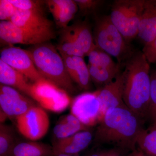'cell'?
Listing matches in <instances>:
<instances>
[{
  "instance_id": "6da1fadb",
  "label": "cell",
  "mask_w": 156,
  "mask_h": 156,
  "mask_svg": "<svg viewBox=\"0 0 156 156\" xmlns=\"http://www.w3.org/2000/svg\"><path fill=\"white\" fill-rule=\"evenodd\" d=\"M144 122L127 106L109 109L98 124L94 141L108 144L126 152L136 149Z\"/></svg>"
},
{
  "instance_id": "7a4b0ae2",
  "label": "cell",
  "mask_w": 156,
  "mask_h": 156,
  "mask_svg": "<svg viewBox=\"0 0 156 156\" xmlns=\"http://www.w3.org/2000/svg\"><path fill=\"white\" fill-rule=\"evenodd\" d=\"M149 63L142 51L134 52L126 60L122 73L124 102L144 122L150 98Z\"/></svg>"
},
{
  "instance_id": "3957f363",
  "label": "cell",
  "mask_w": 156,
  "mask_h": 156,
  "mask_svg": "<svg viewBox=\"0 0 156 156\" xmlns=\"http://www.w3.org/2000/svg\"><path fill=\"white\" fill-rule=\"evenodd\" d=\"M57 50L53 45L45 42L34 45L27 50L37 69L45 79L67 92L73 93L76 90L73 82Z\"/></svg>"
},
{
  "instance_id": "277c9868",
  "label": "cell",
  "mask_w": 156,
  "mask_h": 156,
  "mask_svg": "<svg viewBox=\"0 0 156 156\" xmlns=\"http://www.w3.org/2000/svg\"><path fill=\"white\" fill-rule=\"evenodd\" d=\"M94 41L97 48L116 58L119 64L126 61L134 53L113 23L110 15H104L97 19Z\"/></svg>"
},
{
  "instance_id": "5b68a950",
  "label": "cell",
  "mask_w": 156,
  "mask_h": 156,
  "mask_svg": "<svg viewBox=\"0 0 156 156\" xmlns=\"http://www.w3.org/2000/svg\"><path fill=\"white\" fill-rule=\"evenodd\" d=\"M145 0H117L112 7L113 23L128 43L137 36Z\"/></svg>"
},
{
  "instance_id": "8992f818",
  "label": "cell",
  "mask_w": 156,
  "mask_h": 156,
  "mask_svg": "<svg viewBox=\"0 0 156 156\" xmlns=\"http://www.w3.org/2000/svg\"><path fill=\"white\" fill-rule=\"evenodd\" d=\"M30 97L44 109L56 113L64 112L72 101L68 92L46 79L32 83Z\"/></svg>"
},
{
  "instance_id": "52a82bcc",
  "label": "cell",
  "mask_w": 156,
  "mask_h": 156,
  "mask_svg": "<svg viewBox=\"0 0 156 156\" xmlns=\"http://www.w3.org/2000/svg\"><path fill=\"white\" fill-rule=\"evenodd\" d=\"M17 130L23 136L31 141L41 139L48 133L50 122L44 108L36 105L15 120Z\"/></svg>"
},
{
  "instance_id": "ba28073f",
  "label": "cell",
  "mask_w": 156,
  "mask_h": 156,
  "mask_svg": "<svg viewBox=\"0 0 156 156\" xmlns=\"http://www.w3.org/2000/svg\"><path fill=\"white\" fill-rule=\"evenodd\" d=\"M70 113L87 127H92L101 121V106L98 91L86 92L72 100Z\"/></svg>"
},
{
  "instance_id": "9c48e42d",
  "label": "cell",
  "mask_w": 156,
  "mask_h": 156,
  "mask_svg": "<svg viewBox=\"0 0 156 156\" xmlns=\"http://www.w3.org/2000/svg\"><path fill=\"white\" fill-rule=\"evenodd\" d=\"M0 59L25 76L32 83L45 79L37 69L27 50L9 46L1 50Z\"/></svg>"
},
{
  "instance_id": "30bf717a",
  "label": "cell",
  "mask_w": 156,
  "mask_h": 156,
  "mask_svg": "<svg viewBox=\"0 0 156 156\" xmlns=\"http://www.w3.org/2000/svg\"><path fill=\"white\" fill-rule=\"evenodd\" d=\"M56 37L55 34L36 32L14 25L11 21L0 22L1 43L11 46L14 44L37 45Z\"/></svg>"
},
{
  "instance_id": "8fae6325",
  "label": "cell",
  "mask_w": 156,
  "mask_h": 156,
  "mask_svg": "<svg viewBox=\"0 0 156 156\" xmlns=\"http://www.w3.org/2000/svg\"><path fill=\"white\" fill-rule=\"evenodd\" d=\"M36 105H37L33 99L23 95L19 91L12 87L1 84V110L8 118L15 120L31 108Z\"/></svg>"
},
{
  "instance_id": "7c38bea8",
  "label": "cell",
  "mask_w": 156,
  "mask_h": 156,
  "mask_svg": "<svg viewBox=\"0 0 156 156\" xmlns=\"http://www.w3.org/2000/svg\"><path fill=\"white\" fill-rule=\"evenodd\" d=\"M14 25L27 30L54 34L53 23L41 10H24L17 9L11 21Z\"/></svg>"
},
{
  "instance_id": "4fadbf2b",
  "label": "cell",
  "mask_w": 156,
  "mask_h": 156,
  "mask_svg": "<svg viewBox=\"0 0 156 156\" xmlns=\"http://www.w3.org/2000/svg\"><path fill=\"white\" fill-rule=\"evenodd\" d=\"M97 91L98 97L100 103L101 121L109 109L126 106L123 100L122 73H120L113 81Z\"/></svg>"
},
{
  "instance_id": "5bb4252c",
  "label": "cell",
  "mask_w": 156,
  "mask_h": 156,
  "mask_svg": "<svg viewBox=\"0 0 156 156\" xmlns=\"http://www.w3.org/2000/svg\"><path fill=\"white\" fill-rule=\"evenodd\" d=\"M92 139V134L89 130L78 132L63 139H57L52 146L54 155L59 153L79 154L89 146Z\"/></svg>"
},
{
  "instance_id": "9a60e30c",
  "label": "cell",
  "mask_w": 156,
  "mask_h": 156,
  "mask_svg": "<svg viewBox=\"0 0 156 156\" xmlns=\"http://www.w3.org/2000/svg\"><path fill=\"white\" fill-rule=\"evenodd\" d=\"M61 56L68 73L73 82L77 84L81 89H89L91 77L89 68L84 61L83 58L80 56Z\"/></svg>"
},
{
  "instance_id": "2e32d148",
  "label": "cell",
  "mask_w": 156,
  "mask_h": 156,
  "mask_svg": "<svg viewBox=\"0 0 156 156\" xmlns=\"http://www.w3.org/2000/svg\"><path fill=\"white\" fill-rule=\"evenodd\" d=\"M137 36L144 45L156 37V0H145Z\"/></svg>"
},
{
  "instance_id": "e0dca14e",
  "label": "cell",
  "mask_w": 156,
  "mask_h": 156,
  "mask_svg": "<svg viewBox=\"0 0 156 156\" xmlns=\"http://www.w3.org/2000/svg\"><path fill=\"white\" fill-rule=\"evenodd\" d=\"M46 3L56 25L63 29L68 27L79 9L73 0H49Z\"/></svg>"
},
{
  "instance_id": "ac0fdd59",
  "label": "cell",
  "mask_w": 156,
  "mask_h": 156,
  "mask_svg": "<svg viewBox=\"0 0 156 156\" xmlns=\"http://www.w3.org/2000/svg\"><path fill=\"white\" fill-rule=\"evenodd\" d=\"M25 76L0 59L1 84L12 87L30 97L32 83Z\"/></svg>"
},
{
  "instance_id": "d6986e66",
  "label": "cell",
  "mask_w": 156,
  "mask_h": 156,
  "mask_svg": "<svg viewBox=\"0 0 156 156\" xmlns=\"http://www.w3.org/2000/svg\"><path fill=\"white\" fill-rule=\"evenodd\" d=\"M89 129V127L70 113L62 116L59 119L53 128V132L57 139H61Z\"/></svg>"
},
{
  "instance_id": "ffe728a7",
  "label": "cell",
  "mask_w": 156,
  "mask_h": 156,
  "mask_svg": "<svg viewBox=\"0 0 156 156\" xmlns=\"http://www.w3.org/2000/svg\"><path fill=\"white\" fill-rule=\"evenodd\" d=\"M66 28L76 44L87 55L95 45L88 24L85 21L77 23Z\"/></svg>"
},
{
  "instance_id": "44dd1931",
  "label": "cell",
  "mask_w": 156,
  "mask_h": 156,
  "mask_svg": "<svg viewBox=\"0 0 156 156\" xmlns=\"http://www.w3.org/2000/svg\"><path fill=\"white\" fill-rule=\"evenodd\" d=\"M10 156H54L53 146L36 141L18 143Z\"/></svg>"
},
{
  "instance_id": "7402d4cb",
  "label": "cell",
  "mask_w": 156,
  "mask_h": 156,
  "mask_svg": "<svg viewBox=\"0 0 156 156\" xmlns=\"http://www.w3.org/2000/svg\"><path fill=\"white\" fill-rule=\"evenodd\" d=\"M89 65L101 66L112 70L119 72L120 64L113 61L110 55L95 46L87 54Z\"/></svg>"
},
{
  "instance_id": "603a6c76",
  "label": "cell",
  "mask_w": 156,
  "mask_h": 156,
  "mask_svg": "<svg viewBox=\"0 0 156 156\" xmlns=\"http://www.w3.org/2000/svg\"><path fill=\"white\" fill-rule=\"evenodd\" d=\"M16 135L11 126L2 123L0 125V156H10L17 145Z\"/></svg>"
},
{
  "instance_id": "cb8c5ba5",
  "label": "cell",
  "mask_w": 156,
  "mask_h": 156,
  "mask_svg": "<svg viewBox=\"0 0 156 156\" xmlns=\"http://www.w3.org/2000/svg\"><path fill=\"white\" fill-rule=\"evenodd\" d=\"M61 41L56 49L61 55L70 56H80L83 58L85 53L78 47L71 36L69 32L66 27L63 29Z\"/></svg>"
},
{
  "instance_id": "d4e9b609",
  "label": "cell",
  "mask_w": 156,
  "mask_h": 156,
  "mask_svg": "<svg viewBox=\"0 0 156 156\" xmlns=\"http://www.w3.org/2000/svg\"><path fill=\"white\" fill-rule=\"evenodd\" d=\"M91 80L96 83L104 86L114 80L120 71L112 70L99 66L88 65Z\"/></svg>"
},
{
  "instance_id": "484cf974",
  "label": "cell",
  "mask_w": 156,
  "mask_h": 156,
  "mask_svg": "<svg viewBox=\"0 0 156 156\" xmlns=\"http://www.w3.org/2000/svg\"><path fill=\"white\" fill-rule=\"evenodd\" d=\"M150 98L148 108L147 120H149L151 125L156 122V73L151 76Z\"/></svg>"
},
{
  "instance_id": "4316f807",
  "label": "cell",
  "mask_w": 156,
  "mask_h": 156,
  "mask_svg": "<svg viewBox=\"0 0 156 156\" xmlns=\"http://www.w3.org/2000/svg\"><path fill=\"white\" fill-rule=\"evenodd\" d=\"M9 1L17 9L24 11H43V2L41 1L33 0H9Z\"/></svg>"
},
{
  "instance_id": "83f0119b",
  "label": "cell",
  "mask_w": 156,
  "mask_h": 156,
  "mask_svg": "<svg viewBox=\"0 0 156 156\" xmlns=\"http://www.w3.org/2000/svg\"><path fill=\"white\" fill-rule=\"evenodd\" d=\"M78 9L81 14H87L92 13L103 3L98 0H76Z\"/></svg>"
},
{
  "instance_id": "f1b7e54d",
  "label": "cell",
  "mask_w": 156,
  "mask_h": 156,
  "mask_svg": "<svg viewBox=\"0 0 156 156\" xmlns=\"http://www.w3.org/2000/svg\"><path fill=\"white\" fill-rule=\"evenodd\" d=\"M17 9L9 0L0 1V20L1 21H11Z\"/></svg>"
},
{
  "instance_id": "f546056e",
  "label": "cell",
  "mask_w": 156,
  "mask_h": 156,
  "mask_svg": "<svg viewBox=\"0 0 156 156\" xmlns=\"http://www.w3.org/2000/svg\"><path fill=\"white\" fill-rule=\"evenodd\" d=\"M142 51L149 63H156V37L152 41L144 45Z\"/></svg>"
},
{
  "instance_id": "4dcf8cb0",
  "label": "cell",
  "mask_w": 156,
  "mask_h": 156,
  "mask_svg": "<svg viewBox=\"0 0 156 156\" xmlns=\"http://www.w3.org/2000/svg\"><path fill=\"white\" fill-rule=\"evenodd\" d=\"M126 153L117 148L98 150L87 156H126Z\"/></svg>"
},
{
  "instance_id": "1f68e13d",
  "label": "cell",
  "mask_w": 156,
  "mask_h": 156,
  "mask_svg": "<svg viewBox=\"0 0 156 156\" xmlns=\"http://www.w3.org/2000/svg\"><path fill=\"white\" fill-rule=\"evenodd\" d=\"M126 156H147L139 148H137L135 150L131 152L130 154L126 155Z\"/></svg>"
},
{
  "instance_id": "d6a6232c",
  "label": "cell",
  "mask_w": 156,
  "mask_h": 156,
  "mask_svg": "<svg viewBox=\"0 0 156 156\" xmlns=\"http://www.w3.org/2000/svg\"><path fill=\"white\" fill-rule=\"evenodd\" d=\"M144 153L147 156H156V144L148 149Z\"/></svg>"
},
{
  "instance_id": "836d02e7",
  "label": "cell",
  "mask_w": 156,
  "mask_h": 156,
  "mask_svg": "<svg viewBox=\"0 0 156 156\" xmlns=\"http://www.w3.org/2000/svg\"><path fill=\"white\" fill-rule=\"evenodd\" d=\"M0 112H1V114H1V117H0V118H1V124H2V123H4V122H5L6 119L8 118L7 115L2 111H0Z\"/></svg>"
},
{
  "instance_id": "e575fe53",
  "label": "cell",
  "mask_w": 156,
  "mask_h": 156,
  "mask_svg": "<svg viewBox=\"0 0 156 156\" xmlns=\"http://www.w3.org/2000/svg\"><path fill=\"white\" fill-rule=\"evenodd\" d=\"M75 155L69 154L64 153L57 154L54 155V156H74Z\"/></svg>"
},
{
  "instance_id": "d590c367",
  "label": "cell",
  "mask_w": 156,
  "mask_h": 156,
  "mask_svg": "<svg viewBox=\"0 0 156 156\" xmlns=\"http://www.w3.org/2000/svg\"><path fill=\"white\" fill-rule=\"evenodd\" d=\"M74 156H80L79 155V154H76Z\"/></svg>"
},
{
  "instance_id": "8d00e7d4",
  "label": "cell",
  "mask_w": 156,
  "mask_h": 156,
  "mask_svg": "<svg viewBox=\"0 0 156 156\" xmlns=\"http://www.w3.org/2000/svg\"><path fill=\"white\" fill-rule=\"evenodd\" d=\"M154 125V126H156V122L155 123V124H154V125Z\"/></svg>"
}]
</instances>
